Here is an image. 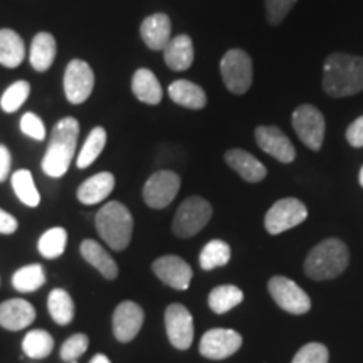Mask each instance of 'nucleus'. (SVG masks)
Wrapping results in <instances>:
<instances>
[{
	"label": "nucleus",
	"mask_w": 363,
	"mask_h": 363,
	"mask_svg": "<svg viewBox=\"0 0 363 363\" xmlns=\"http://www.w3.org/2000/svg\"><path fill=\"white\" fill-rule=\"evenodd\" d=\"M323 89L331 98H347L363 91V57L331 52L325 59Z\"/></svg>",
	"instance_id": "f257e3e1"
},
{
	"label": "nucleus",
	"mask_w": 363,
	"mask_h": 363,
	"mask_svg": "<svg viewBox=\"0 0 363 363\" xmlns=\"http://www.w3.org/2000/svg\"><path fill=\"white\" fill-rule=\"evenodd\" d=\"M79 123L76 118L66 116L59 120L49 136L48 150H45L43 163L44 174L52 179H59L69 170V165L74 158L76 145H78Z\"/></svg>",
	"instance_id": "f03ea898"
},
{
	"label": "nucleus",
	"mask_w": 363,
	"mask_h": 363,
	"mask_svg": "<svg viewBox=\"0 0 363 363\" xmlns=\"http://www.w3.org/2000/svg\"><path fill=\"white\" fill-rule=\"evenodd\" d=\"M348 259V247L343 240L335 238L325 239L308 254L305 272L315 281L333 279L347 269Z\"/></svg>",
	"instance_id": "7ed1b4c3"
},
{
	"label": "nucleus",
	"mask_w": 363,
	"mask_h": 363,
	"mask_svg": "<svg viewBox=\"0 0 363 363\" xmlns=\"http://www.w3.org/2000/svg\"><path fill=\"white\" fill-rule=\"evenodd\" d=\"M96 229L113 251H125L133 235V216L125 203L111 201L98 211Z\"/></svg>",
	"instance_id": "20e7f679"
},
{
	"label": "nucleus",
	"mask_w": 363,
	"mask_h": 363,
	"mask_svg": "<svg viewBox=\"0 0 363 363\" xmlns=\"http://www.w3.org/2000/svg\"><path fill=\"white\" fill-rule=\"evenodd\" d=\"M211 219V203H208L206 199L192 195V197L185 199V201L180 203V207L177 208L174 222H172V230H174L177 238H194L195 234L201 233Z\"/></svg>",
	"instance_id": "39448f33"
},
{
	"label": "nucleus",
	"mask_w": 363,
	"mask_h": 363,
	"mask_svg": "<svg viewBox=\"0 0 363 363\" xmlns=\"http://www.w3.org/2000/svg\"><path fill=\"white\" fill-rule=\"evenodd\" d=\"M220 76L233 94H246L252 84V59L244 49H230L220 59Z\"/></svg>",
	"instance_id": "423d86ee"
},
{
	"label": "nucleus",
	"mask_w": 363,
	"mask_h": 363,
	"mask_svg": "<svg viewBox=\"0 0 363 363\" xmlns=\"http://www.w3.org/2000/svg\"><path fill=\"white\" fill-rule=\"evenodd\" d=\"M293 128L303 143L313 152H318L325 140V116L313 104H301L291 116Z\"/></svg>",
	"instance_id": "0eeeda50"
},
{
	"label": "nucleus",
	"mask_w": 363,
	"mask_h": 363,
	"mask_svg": "<svg viewBox=\"0 0 363 363\" xmlns=\"http://www.w3.org/2000/svg\"><path fill=\"white\" fill-rule=\"evenodd\" d=\"M306 217L308 208L301 201L293 197L281 199L267 211L264 225L267 233L276 235L299 225L306 220Z\"/></svg>",
	"instance_id": "6e6552de"
},
{
	"label": "nucleus",
	"mask_w": 363,
	"mask_h": 363,
	"mask_svg": "<svg viewBox=\"0 0 363 363\" xmlns=\"http://www.w3.org/2000/svg\"><path fill=\"white\" fill-rule=\"evenodd\" d=\"M267 289H269L276 305L283 308L284 311L291 313V315H305L310 311V296L294 281L284 278V276H274L267 283Z\"/></svg>",
	"instance_id": "1a4fd4ad"
},
{
	"label": "nucleus",
	"mask_w": 363,
	"mask_h": 363,
	"mask_svg": "<svg viewBox=\"0 0 363 363\" xmlns=\"http://www.w3.org/2000/svg\"><path fill=\"white\" fill-rule=\"evenodd\" d=\"M180 190V177L172 170L155 172L143 185V201L152 208L169 207Z\"/></svg>",
	"instance_id": "9d476101"
},
{
	"label": "nucleus",
	"mask_w": 363,
	"mask_h": 363,
	"mask_svg": "<svg viewBox=\"0 0 363 363\" xmlns=\"http://www.w3.org/2000/svg\"><path fill=\"white\" fill-rule=\"evenodd\" d=\"M94 89V72L83 59H72L65 71V94L71 104H83Z\"/></svg>",
	"instance_id": "9b49d317"
},
{
	"label": "nucleus",
	"mask_w": 363,
	"mask_h": 363,
	"mask_svg": "<svg viewBox=\"0 0 363 363\" xmlns=\"http://www.w3.org/2000/svg\"><path fill=\"white\" fill-rule=\"evenodd\" d=\"M165 330L177 350H189L194 342V318L184 305L174 303L165 310Z\"/></svg>",
	"instance_id": "f8f14e48"
},
{
	"label": "nucleus",
	"mask_w": 363,
	"mask_h": 363,
	"mask_svg": "<svg viewBox=\"0 0 363 363\" xmlns=\"http://www.w3.org/2000/svg\"><path fill=\"white\" fill-rule=\"evenodd\" d=\"M242 347V337L234 330L214 328L208 330L201 340L199 352L208 360H224L234 355Z\"/></svg>",
	"instance_id": "ddd939ff"
},
{
	"label": "nucleus",
	"mask_w": 363,
	"mask_h": 363,
	"mask_svg": "<svg viewBox=\"0 0 363 363\" xmlns=\"http://www.w3.org/2000/svg\"><path fill=\"white\" fill-rule=\"evenodd\" d=\"M254 138L262 152L281 163H291L296 158V150L291 140L278 126H257L254 131Z\"/></svg>",
	"instance_id": "4468645a"
},
{
	"label": "nucleus",
	"mask_w": 363,
	"mask_h": 363,
	"mask_svg": "<svg viewBox=\"0 0 363 363\" xmlns=\"http://www.w3.org/2000/svg\"><path fill=\"white\" fill-rule=\"evenodd\" d=\"M152 269L160 281H163L170 288L185 291L189 289L190 281H192V267L189 266L187 261H184L179 256L169 254V256H162L152 264Z\"/></svg>",
	"instance_id": "2eb2a0df"
},
{
	"label": "nucleus",
	"mask_w": 363,
	"mask_h": 363,
	"mask_svg": "<svg viewBox=\"0 0 363 363\" xmlns=\"http://www.w3.org/2000/svg\"><path fill=\"white\" fill-rule=\"evenodd\" d=\"M145 321L142 306L133 301H123L113 313V335L118 342L128 343L140 333Z\"/></svg>",
	"instance_id": "dca6fc26"
},
{
	"label": "nucleus",
	"mask_w": 363,
	"mask_h": 363,
	"mask_svg": "<svg viewBox=\"0 0 363 363\" xmlns=\"http://www.w3.org/2000/svg\"><path fill=\"white\" fill-rule=\"evenodd\" d=\"M142 40L152 51H163L172 39V21L167 13H152L140 26Z\"/></svg>",
	"instance_id": "f3484780"
},
{
	"label": "nucleus",
	"mask_w": 363,
	"mask_h": 363,
	"mask_svg": "<svg viewBox=\"0 0 363 363\" xmlns=\"http://www.w3.org/2000/svg\"><path fill=\"white\" fill-rule=\"evenodd\" d=\"M35 320V310L26 299H7L0 305V326L11 331H21Z\"/></svg>",
	"instance_id": "a211bd4d"
},
{
	"label": "nucleus",
	"mask_w": 363,
	"mask_h": 363,
	"mask_svg": "<svg viewBox=\"0 0 363 363\" xmlns=\"http://www.w3.org/2000/svg\"><path fill=\"white\" fill-rule=\"evenodd\" d=\"M115 175L111 172H99V174L89 177L78 187L76 197L84 206H96V203L106 201L115 189Z\"/></svg>",
	"instance_id": "6ab92c4d"
},
{
	"label": "nucleus",
	"mask_w": 363,
	"mask_h": 363,
	"mask_svg": "<svg viewBox=\"0 0 363 363\" xmlns=\"http://www.w3.org/2000/svg\"><path fill=\"white\" fill-rule=\"evenodd\" d=\"M224 158L227 165H229L234 172H238V174L246 182L257 184V182L266 179L267 175L266 167L262 165L256 157H252L251 153L246 152V150L233 148L229 150V152H225Z\"/></svg>",
	"instance_id": "aec40b11"
},
{
	"label": "nucleus",
	"mask_w": 363,
	"mask_h": 363,
	"mask_svg": "<svg viewBox=\"0 0 363 363\" xmlns=\"http://www.w3.org/2000/svg\"><path fill=\"white\" fill-rule=\"evenodd\" d=\"M163 59L165 65L170 67L172 71H187L194 65V43L187 34L175 35L163 49Z\"/></svg>",
	"instance_id": "412c9836"
},
{
	"label": "nucleus",
	"mask_w": 363,
	"mask_h": 363,
	"mask_svg": "<svg viewBox=\"0 0 363 363\" xmlns=\"http://www.w3.org/2000/svg\"><path fill=\"white\" fill-rule=\"evenodd\" d=\"M79 251H81V256L84 257V261L93 267H96L103 278L110 281L118 278V272H120V269H118L116 261L113 259L110 252H108L101 244L96 242V240L84 239L83 242H81Z\"/></svg>",
	"instance_id": "4be33fe9"
},
{
	"label": "nucleus",
	"mask_w": 363,
	"mask_h": 363,
	"mask_svg": "<svg viewBox=\"0 0 363 363\" xmlns=\"http://www.w3.org/2000/svg\"><path fill=\"white\" fill-rule=\"evenodd\" d=\"M169 96L179 106L189 110H202L207 104V94L201 86L189 79H177L169 86Z\"/></svg>",
	"instance_id": "5701e85b"
},
{
	"label": "nucleus",
	"mask_w": 363,
	"mask_h": 363,
	"mask_svg": "<svg viewBox=\"0 0 363 363\" xmlns=\"http://www.w3.org/2000/svg\"><path fill=\"white\" fill-rule=\"evenodd\" d=\"M131 91L138 101L150 104V106H155L163 98L160 81L147 67H142L135 72L133 78H131Z\"/></svg>",
	"instance_id": "b1692460"
},
{
	"label": "nucleus",
	"mask_w": 363,
	"mask_h": 363,
	"mask_svg": "<svg viewBox=\"0 0 363 363\" xmlns=\"http://www.w3.org/2000/svg\"><path fill=\"white\" fill-rule=\"evenodd\" d=\"M26 57L24 40L16 30L0 29V65L9 69H16Z\"/></svg>",
	"instance_id": "393cba45"
},
{
	"label": "nucleus",
	"mask_w": 363,
	"mask_h": 363,
	"mask_svg": "<svg viewBox=\"0 0 363 363\" xmlns=\"http://www.w3.org/2000/svg\"><path fill=\"white\" fill-rule=\"evenodd\" d=\"M54 59H56V39H54V35L49 33L35 34L29 52L30 66L35 71L44 72L52 66Z\"/></svg>",
	"instance_id": "a878e982"
},
{
	"label": "nucleus",
	"mask_w": 363,
	"mask_h": 363,
	"mask_svg": "<svg viewBox=\"0 0 363 363\" xmlns=\"http://www.w3.org/2000/svg\"><path fill=\"white\" fill-rule=\"evenodd\" d=\"M244 299V293L234 284H222L217 286L208 294V306L217 315H224L233 308L240 305Z\"/></svg>",
	"instance_id": "bb28decb"
},
{
	"label": "nucleus",
	"mask_w": 363,
	"mask_h": 363,
	"mask_svg": "<svg viewBox=\"0 0 363 363\" xmlns=\"http://www.w3.org/2000/svg\"><path fill=\"white\" fill-rule=\"evenodd\" d=\"M48 310L57 325H69L74 318V301L66 289L56 288L48 298Z\"/></svg>",
	"instance_id": "cd10ccee"
},
{
	"label": "nucleus",
	"mask_w": 363,
	"mask_h": 363,
	"mask_svg": "<svg viewBox=\"0 0 363 363\" xmlns=\"http://www.w3.org/2000/svg\"><path fill=\"white\" fill-rule=\"evenodd\" d=\"M108 142V135L106 130L103 126H96V128L91 130V133L86 138V142L81 148L78 160H76V165L78 169H88L89 165H93L96 162V158L101 155L104 147H106Z\"/></svg>",
	"instance_id": "c85d7f7f"
},
{
	"label": "nucleus",
	"mask_w": 363,
	"mask_h": 363,
	"mask_svg": "<svg viewBox=\"0 0 363 363\" xmlns=\"http://www.w3.org/2000/svg\"><path fill=\"white\" fill-rule=\"evenodd\" d=\"M22 350L33 360H43L52 353L54 340L45 330H33L22 340Z\"/></svg>",
	"instance_id": "c756f323"
},
{
	"label": "nucleus",
	"mask_w": 363,
	"mask_h": 363,
	"mask_svg": "<svg viewBox=\"0 0 363 363\" xmlns=\"http://www.w3.org/2000/svg\"><path fill=\"white\" fill-rule=\"evenodd\" d=\"M12 189L17 199L27 207H38L40 203V194L35 187L30 170H17L12 175Z\"/></svg>",
	"instance_id": "7c9ffc66"
},
{
	"label": "nucleus",
	"mask_w": 363,
	"mask_h": 363,
	"mask_svg": "<svg viewBox=\"0 0 363 363\" xmlns=\"http://www.w3.org/2000/svg\"><path fill=\"white\" fill-rule=\"evenodd\" d=\"M45 283L44 267L40 264H29L21 267L13 272L12 286L19 293H34L39 288H43Z\"/></svg>",
	"instance_id": "2f4dec72"
},
{
	"label": "nucleus",
	"mask_w": 363,
	"mask_h": 363,
	"mask_svg": "<svg viewBox=\"0 0 363 363\" xmlns=\"http://www.w3.org/2000/svg\"><path fill=\"white\" fill-rule=\"evenodd\" d=\"M67 246V233L65 227H52L39 238L38 249L45 259H57Z\"/></svg>",
	"instance_id": "473e14b6"
},
{
	"label": "nucleus",
	"mask_w": 363,
	"mask_h": 363,
	"mask_svg": "<svg viewBox=\"0 0 363 363\" xmlns=\"http://www.w3.org/2000/svg\"><path fill=\"white\" fill-rule=\"evenodd\" d=\"M229 261H230V247L229 244L220 239H214L211 240V242H207L206 247L202 249L201 257H199L201 267L206 271L225 266Z\"/></svg>",
	"instance_id": "72a5a7b5"
},
{
	"label": "nucleus",
	"mask_w": 363,
	"mask_h": 363,
	"mask_svg": "<svg viewBox=\"0 0 363 363\" xmlns=\"http://www.w3.org/2000/svg\"><path fill=\"white\" fill-rule=\"evenodd\" d=\"M30 94V84L27 81H16L4 91L0 98V108L6 113H16L27 101Z\"/></svg>",
	"instance_id": "f704fd0d"
},
{
	"label": "nucleus",
	"mask_w": 363,
	"mask_h": 363,
	"mask_svg": "<svg viewBox=\"0 0 363 363\" xmlns=\"http://www.w3.org/2000/svg\"><path fill=\"white\" fill-rule=\"evenodd\" d=\"M89 347V338L84 333H76L71 335L69 338L62 343L61 347V358L67 363L78 362L81 357L84 355L86 350Z\"/></svg>",
	"instance_id": "c9c22d12"
},
{
	"label": "nucleus",
	"mask_w": 363,
	"mask_h": 363,
	"mask_svg": "<svg viewBox=\"0 0 363 363\" xmlns=\"http://www.w3.org/2000/svg\"><path fill=\"white\" fill-rule=\"evenodd\" d=\"M298 0H266V19L269 26H279Z\"/></svg>",
	"instance_id": "e433bc0d"
},
{
	"label": "nucleus",
	"mask_w": 363,
	"mask_h": 363,
	"mask_svg": "<svg viewBox=\"0 0 363 363\" xmlns=\"http://www.w3.org/2000/svg\"><path fill=\"white\" fill-rule=\"evenodd\" d=\"M328 348L321 343H308L293 358V363H328Z\"/></svg>",
	"instance_id": "4c0bfd02"
},
{
	"label": "nucleus",
	"mask_w": 363,
	"mask_h": 363,
	"mask_svg": "<svg viewBox=\"0 0 363 363\" xmlns=\"http://www.w3.org/2000/svg\"><path fill=\"white\" fill-rule=\"evenodd\" d=\"M21 130L22 133L30 136L33 140H38V142L45 140V126L43 120L38 115H34V113H26L21 118Z\"/></svg>",
	"instance_id": "58836bf2"
},
{
	"label": "nucleus",
	"mask_w": 363,
	"mask_h": 363,
	"mask_svg": "<svg viewBox=\"0 0 363 363\" xmlns=\"http://www.w3.org/2000/svg\"><path fill=\"white\" fill-rule=\"evenodd\" d=\"M347 142L353 148H363V116H358L353 123L347 128Z\"/></svg>",
	"instance_id": "ea45409f"
},
{
	"label": "nucleus",
	"mask_w": 363,
	"mask_h": 363,
	"mask_svg": "<svg viewBox=\"0 0 363 363\" xmlns=\"http://www.w3.org/2000/svg\"><path fill=\"white\" fill-rule=\"evenodd\" d=\"M17 227H19V222L16 217L0 208V234H13Z\"/></svg>",
	"instance_id": "a19ab883"
},
{
	"label": "nucleus",
	"mask_w": 363,
	"mask_h": 363,
	"mask_svg": "<svg viewBox=\"0 0 363 363\" xmlns=\"http://www.w3.org/2000/svg\"><path fill=\"white\" fill-rule=\"evenodd\" d=\"M11 163H12L11 152H9L6 145H0V182L7 180L9 174H11Z\"/></svg>",
	"instance_id": "79ce46f5"
},
{
	"label": "nucleus",
	"mask_w": 363,
	"mask_h": 363,
	"mask_svg": "<svg viewBox=\"0 0 363 363\" xmlns=\"http://www.w3.org/2000/svg\"><path fill=\"white\" fill-rule=\"evenodd\" d=\"M89 363H111V360L106 355H103V353H98V355L91 358Z\"/></svg>",
	"instance_id": "37998d69"
},
{
	"label": "nucleus",
	"mask_w": 363,
	"mask_h": 363,
	"mask_svg": "<svg viewBox=\"0 0 363 363\" xmlns=\"http://www.w3.org/2000/svg\"><path fill=\"white\" fill-rule=\"evenodd\" d=\"M358 180H360V185L363 187V167H362V170H360V175H358Z\"/></svg>",
	"instance_id": "c03bdc74"
}]
</instances>
